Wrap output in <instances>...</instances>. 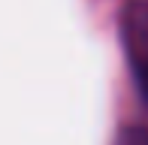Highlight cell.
Wrapping results in <instances>:
<instances>
[{
  "instance_id": "obj_1",
  "label": "cell",
  "mask_w": 148,
  "mask_h": 145,
  "mask_svg": "<svg viewBox=\"0 0 148 145\" xmlns=\"http://www.w3.org/2000/svg\"><path fill=\"white\" fill-rule=\"evenodd\" d=\"M118 145H148V130L145 127H127V130H121Z\"/></svg>"
},
{
  "instance_id": "obj_2",
  "label": "cell",
  "mask_w": 148,
  "mask_h": 145,
  "mask_svg": "<svg viewBox=\"0 0 148 145\" xmlns=\"http://www.w3.org/2000/svg\"><path fill=\"white\" fill-rule=\"evenodd\" d=\"M136 79H139V91H142V97L148 100V55L142 57V64H139V70H136Z\"/></svg>"
}]
</instances>
